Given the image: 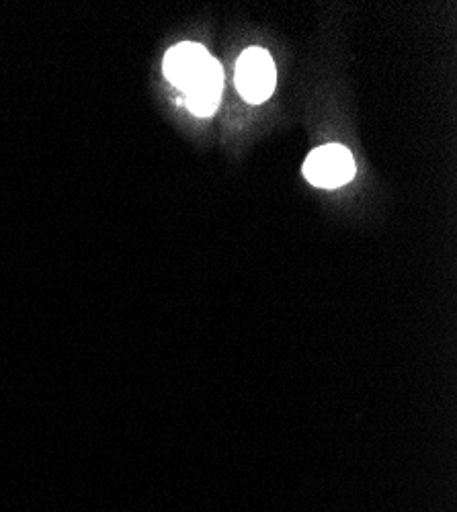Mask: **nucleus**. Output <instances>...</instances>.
Listing matches in <instances>:
<instances>
[{
  "mask_svg": "<svg viewBox=\"0 0 457 512\" xmlns=\"http://www.w3.org/2000/svg\"><path fill=\"white\" fill-rule=\"evenodd\" d=\"M275 64L263 48L246 50L236 64V89L248 103H263L275 89Z\"/></svg>",
  "mask_w": 457,
  "mask_h": 512,
  "instance_id": "obj_1",
  "label": "nucleus"
},
{
  "mask_svg": "<svg viewBox=\"0 0 457 512\" xmlns=\"http://www.w3.org/2000/svg\"><path fill=\"white\" fill-rule=\"evenodd\" d=\"M355 175V160L345 146L328 144L316 148L304 162V177L322 189H335Z\"/></svg>",
  "mask_w": 457,
  "mask_h": 512,
  "instance_id": "obj_2",
  "label": "nucleus"
},
{
  "mask_svg": "<svg viewBox=\"0 0 457 512\" xmlns=\"http://www.w3.org/2000/svg\"><path fill=\"white\" fill-rule=\"evenodd\" d=\"M222 84V68L214 58H210L203 70L195 76V80L183 91V105H187V109L199 117L212 115L220 103Z\"/></svg>",
  "mask_w": 457,
  "mask_h": 512,
  "instance_id": "obj_3",
  "label": "nucleus"
},
{
  "mask_svg": "<svg viewBox=\"0 0 457 512\" xmlns=\"http://www.w3.org/2000/svg\"><path fill=\"white\" fill-rule=\"evenodd\" d=\"M212 56L205 52L203 46L191 44V41H185V44H179L169 50L164 58V74L169 78L177 89L185 91L189 84L195 80V76L203 70Z\"/></svg>",
  "mask_w": 457,
  "mask_h": 512,
  "instance_id": "obj_4",
  "label": "nucleus"
}]
</instances>
